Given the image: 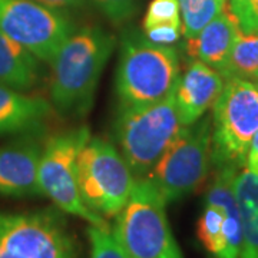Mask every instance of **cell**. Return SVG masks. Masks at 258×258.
<instances>
[{"label":"cell","mask_w":258,"mask_h":258,"mask_svg":"<svg viewBox=\"0 0 258 258\" xmlns=\"http://www.w3.org/2000/svg\"><path fill=\"white\" fill-rule=\"evenodd\" d=\"M88 237L91 242V258H129L113 238L111 230L91 225L88 228Z\"/></svg>","instance_id":"obj_22"},{"label":"cell","mask_w":258,"mask_h":258,"mask_svg":"<svg viewBox=\"0 0 258 258\" xmlns=\"http://www.w3.org/2000/svg\"><path fill=\"white\" fill-rule=\"evenodd\" d=\"M254 85H255V88H257V91H258V82H257V83H254Z\"/></svg>","instance_id":"obj_31"},{"label":"cell","mask_w":258,"mask_h":258,"mask_svg":"<svg viewBox=\"0 0 258 258\" xmlns=\"http://www.w3.org/2000/svg\"><path fill=\"white\" fill-rule=\"evenodd\" d=\"M214 181L208 188L207 201L218 205L224 212V235L225 249L221 258H241L242 255V225L240 210L234 192V179L237 175V166H218Z\"/></svg>","instance_id":"obj_15"},{"label":"cell","mask_w":258,"mask_h":258,"mask_svg":"<svg viewBox=\"0 0 258 258\" xmlns=\"http://www.w3.org/2000/svg\"><path fill=\"white\" fill-rule=\"evenodd\" d=\"M245 168L252 172H258V131L249 142L247 157H245Z\"/></svg>","instance_id":"obj_26"},{"label":"cell","mask_w":258,"mask_h":258,"mask_svg":"<svg viewBox=\"0 0 258 258\" xmlns=\"http://www.w3.org/2000/svg\"><path fill=\"white\" fill-rule=\"evenodd\" d=\"M238 25L244 33L258 32V0H247L244 9L238 15Z\"/></svg>","instance_id":"obj_25"},{"label":"cell","mask_w":258,"mask_h":258,"mask_svg":"<svg viewBox=\"0 0 258 258\" xmlns=\"http://www.w3.org/2000/svg\"><path fill=\"white\" fill-rule=\"evenodd\" d=\"M40 72L36 56L0 32V86L25 92L36 86Z\"/></svg>","instance_id":"obj_16"},{"label":"cell","mask_w":258,"mask_h":258,"mask_svg":"<svg viewBox=\"0 0 258 258\" xmlns=\"http://www.w3.org/2000/svg\"><path fill=\"white\" fill-rule=\"evenodd\" d=\"M75 30L62 10L35 0H0V32L12 37L39 60L52 62L59 47Z\"/></svg>","instance_id":"obj_10"},{"label":"cell","mask_w":258,"mask_h":258,"mask_svg":"<svg viewBox=\"0 0 258 258\" xmlns=\"http://www.w3.org/2000/svg\"><path fill=\"white\" fill-rule=\"evenodd\" d=\"M234 192L242 225L241 258H258V172L247 168L237 172Z\"/></svg>","instance_id":"obj_17"},{"label":"cell","mask_w":258,"mask_h":258,"mask_svg":"<svg viewBox=\"0 0 258 258\" xmlns=\"http://www.w3.org/2000/svg\"><path fill=\"white\" fill-rule=\"evenodd\" d=\"M224 212L211 203H205L203 215L198 221V238L203 242L205 249L215 258H221L225 249V235H224Z\"/></svg>","instance_id":"obj_19"},{"label":"cell","mask_w":258,"mask_h":258,"mask_svg":"<svg viewBox=\"0 0 258 258\" xmlns=\"http://www.w3.org/2000/svg\"><path fill=\"white\" fill-rule=\"evenodd\" d=\"M35 2L56 10L75 9V8H81L85 3V0H35Z\"/></svg>","instance_id":"obj_27"},{"label":"cell","mask_w":258,"mask_h":258,"mask_svg":"<svg viewBox=\"0 0 258 258\" xmlns=\"http://www.w3.org/2000/svg\"><path fill=\"white\" fill-rule=\"evenodd\" d=\"M43 145L32 137L0 147V195L39 197V164Z\"/></svg>","instance_id":"obj_11"},{"label":"cell","mask_w":258,"mask_h":258,"mask_svg":"<svg viewBox=\"0 0 258 258\" xmlns=\"http://www.w3.org/2000/svg\"><path fill=\"white\" fill-rule=\"evenodd\" d=\"M182 18V33L185 39H192L207 23H210L220 12L221 6L217 0H178Z\"/></svg>","instance_id":"obj_20"},{"label":"cell","mask_w":258,"mask_h":258,"mask_svg":"<svg viewBox=\"0 0 258 258\" xmlns=\"http://www.w3.org/2000/svg\"><path fill=\"white\" fill-rule=\"evenodd\" d=\"M53 106L43 98L0 86V137L30 135L43 126Z\"/></svg>","instance_id":"obj_13"},{"label":"cell","mask_w":258,"mask_h":258,"mask_svg":"<svg viewBox=\"0 0 258 258\" xmlns=\"http://www.w3.org/2000/svg\"><path fill=\"white\" fill-rule=\"evenodd\" d=\"M212 164H245L249 142L258 131V91L249 79H225L212 106Z\"/></svg>","instance_id":"obj_7"},{"label":"cell","mask_w":258,"mask_h":258,"mask_svg":"<svg viewBox=\"0 0 258 258\" xmlns=\"http://www.w3.org/2000/svg\"><path fill=\"white\" fill-rule=\"evenodd\" d=\"M165 208V200L154 184L148 178H138L111 231L129 258H184Z\"/></svg>","instance_id":"obj_4"},{"label":"cell","mask_w":258,"mask_h":258,"mask_svg":"<svg viewBox=\"0 0 258 258\" xmlns=\"http://www.w3.org/2000/svg\"><path fill=\"white\" fill-rule=\"evenodd\" d=\"M220 72L201 60H192L185 74L179 76L175 101L181 125H192L200 120L218 101L224 89Z\"/></svg>","instance_id":"obj_12"},{"label":"cell","mask_w":258,"mask_h":258,"mask_svg":"<svg viewBox=\"0 0 258 258\" xmlns=\"http://www.w3.org/2000/svg\"><path fill=\"white\" fill-rule=\"evenodd\" d=\"M182 33V25H162L145 30V36L158 45H172L179 40Z\"/></svg>","instance_id":"obj_24"},{"label":"cell","mask_w":258,"mask_h":258,"mask_svg":"<svg viewBox=\"0 0 258 258\" xmlns=\"http://www.w3.org/2000/svg\"><path fill=\"white\" fill-rule=\"evenodd\" d=\"M247 0H230V10L232 12V15L235 16V19L238 18V15L241 13V10L244 9Z\"/></svg>","instance_id":"obj_28"},{"label":"cell","mask_w":258,"mask_h":258,"mask_svg":"<svg viewBox=\"0 0 258 258\" xmlns=\"http://www.w3.org/2000/svg\"><path fill=\"white\" fill-rule=\"evenodd\" d=\"M89 138V128L79 126L47 139L40 155L39 185L43 197L50 198L60 211L79 217L93 227L109 230L106 220L83 203L79 192L76 159Z\"/></svg>","instance_id":"obj_8"},{"label":"cell","mask_w":258,"mask_h":258,"mask_svg":"<svg viewBox=\"0 0 258 258\" xmlns=\"http://www.w3.org/2000/svg\"><path fill=\"white\" fill-rule=\"evenodd\" d=\"M252 79H255V81H257V82H258V72L255 75H254V78H252Z\"/></svg>","instance_id":"obj_30"},{"label":"cell","mask_w":258,"mask_h":258,"mask_svg":"<svg viewBox=\"0 0 258 258\" xmlns=\"http://www.w3.org/2000/svg\"><path fill=\"white\" fill-rule=\"evenodd\" d=\"M179 76L175 47L154 43L135 29L123 32L115 76L120 108L161 101L175 89Z\"/></svg>","instance_id":"obj_2"},{"label":"cell","mask_w":258,"mask_h":258,"mask_svg":"<svg viewBox=\"0 0 258 258\" xmlns=\"http://www.w3.org/2000/svg\"><path fill=\"white\" fill-rule=\"evenodd\" d=\"M258 72V35L257 33H244L237 32L234 43L231 47L227 64L221 72L225 79L230 78H254Z\"/></svg>","instance_id":"obj_18"},{"label":"cell","mask_w":258,"mask_h":258,"mask_svg":"<svg viewBox=\"0 0 258 258\" xmlns=\"http://www.w3.org/2000/svg\"><path fill=\"white\" fill-rule=\"evenodd\" d=\"M115 45V37L102 28L75 29L50 62L53 109L74 118L91 111L98 82Z\"/></svg>","instance_id":"obj_1"},{"label":"cell","mask_w":258,"mask_h":258,"mask_svg":"<svg viewBox=\"0 0 258 258\" xmlns=\"http://www.w3.org/2000/svg\"><path fill=\"white\" fill-rule=\"evenodd\" d=\"M178 86V85H176ZM176 88L161 101L118 109L115 137L120 155L135 178H145L182 128L175 101Z\"/></svg>","instance_id":"obj_3"},{"label":"cell","mask_w":258,"mask_h":258,"mask_svg":"<svg viewBox=\"0 0 258 258\" xmlns=\"http://www.w3.org/2000/svg\"><path fill=\"white\" fill-rule=\"evenodd\" d=\"M238 30V20L232 15L228 5L210 23H207L197 36L186 39V50L189 55L211 66L221 75Z\"/></svg>","instance_id":"obj_14"},{"label":"cell","mask_w":258,"mask_h":258,"mask_svg":"<svg viewBox=\"0 0 258 258\" xmlns=\"http://www.w3.org/2000/svg\"><path fill=\"white\" fill-rule=\"evenodd\" d=\"M212 164L211 116L179 129L148 178L165 200L174 203L192 194L205 181Z\"/></svg>","instance_id":"obj_5"},{"label":"cell","mask_w":258,"mask_h":258,"mask_svg":"<svg viewBox=\"0 0 258 258\" xmlns=\"http://www.w3.org/2000/svg\"><path fill=\"white\" fill-rule=\"evenodd\" d=\"M93 3L116 25L125 23L134 18L139 8V0H93Z\"/></svg>","instance_id":"obj_23"},{"label":"cell","mask_w":258,"mask_h":258,"mask_svg":"<svg viewBox=\"0 0 258 258\" xmlns=\"http://www.w3.org/2000/svg\"><path fill=\"white\" fill-rule=\"evenodd\" d=\"M257 35H258V32H257Z\"/></svg>","instance_id":"obj_32"},{"label":"cell","mask_w":258,"mask_h":258,"mask_svg":"<svg viewBox=\"0 0 258 258\" xmlns=\"http://www.w3.org/2000/svg\"><path fill=\"white\" fill-rule=\"evenodd\" d=\"M59 208L0 211V258H76V241Z\"/></svg>","instance_id":"obj_9"},{"label":"cell","mask_w":258,"mask_h":258,"mask_svg":"<svg viewBox=\"0 0 258 258\" xmlns=\"http://www.w3.org/2000/svg\"><path fill=\"white\" fill-rule=\"evenodd\" d=\"M218 2V5L221 6V9H224L225 6H228V0H217Z\"/></svg>","instance_id":"obj_29"},{"label":"cell","mask_w":258,"mask_h":258,"mask_svg":"<svg viewBox=\"0 0 258 258\" xmlns=\"http://www.w3.org/2000/svg\"><path fill=\"white\" fill-rule=\"evenodd\" d=\"M162 25H182L178 0H152L144 19V32Z\"/></svg>","instance_id":"obj_21"},{"label":"cell","mask_w":258,"mask_h":258,"mask_svg":"<svg viewBox=\"0 0 258 258\" xmlns=\"http://www.w3.org/2000/svg\"><path fill=\"white\" fill-rule=\"evenodd\" d=\"M76 175L83 203L103 218L119 214L138 179L111 142L92 137L78 155Z\"/></svg>","instance_id":"obj_6"}]
</instances>
